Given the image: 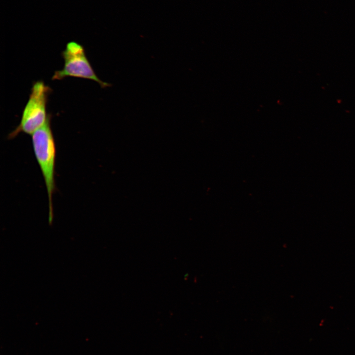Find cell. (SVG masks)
<instances>
[{
  "label": "cell",
  "instance_id": "6da1fadb",
  "mask_svg": "<svg viewBox=\"0 0 355 355\" xmlns=\"http://www.w3.org/2000/svg\"><path fill=\"white\" fill-rule=\"evenodd\" d=\"M48 113L44 124L32 135V145L36 161L44 180L48 202V223L53 224V195L55 190V171L56 149Z\"/></svg>",
  "mask_w": 355,
  "mask_h": 355
},
{
  "label": "cell",
  "instance_id": "7a4b0ae2",
  "mask_svg": "<svg viewBox=\"0 0 355 355\" xmlns=\"http://www.w3.org/2000/svg\"><path fill=\"white\" fill-rule=\"evenodd\" d=\"M51 92V89L42 80L33 84L19 124L9 134L8 139H13L21 133L32 135L44 124L48 115L46 106Z\"/></svg>",
  "mask_w": 355,
  "mask_h": 355
},
{
  "label": "cell",
  "instance_id": "3957f363",
  "mask_svg": "<svg viewBox=\"0 0 355 355\" xmlns=\"http://www.w3.org/2000/svg\"><path fill=\"white\" fill-rule=\"evenodd\" d=\"M62 56L64 60L63 68L54 72L52 80H61L70 76L95 81L102 88L112 85L97 76L86 55L84 47L80 43L75 41L68 42Z\"/></svg>",
  "mask_w": 355,
  "mask_h": 355
}]
</instances>
